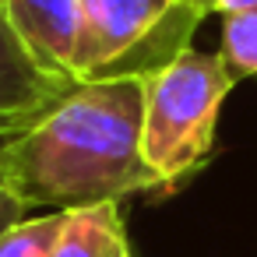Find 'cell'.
<instances>
[{
	"instance_id": "cell-11",
	"label": "cell",
	"mask_w": 257,
	"mask_h": 257,
	"mask_svg": "<svg viewBox=\"0 0 257 257\" xmlns=\"http://www.w3.org/2000/svg\"><path fill=\"white\" fill-rule=\"evenodd\" d=\"M187 4L201 8L204 15H232V11H250V8H257V0H187Z\"/></svg>"
},
{
	"instance_id": "cell-1",
	"label": "cell",
	"mask_w": 257,
	"mask_h": 257,
	"mask_svg": "<svg viewBox=\"0 0 257 257\" xmlns=\"http://www.w3.org/2000/svg\"><path fill=\"white\" fill-rule=\"evenodd\" d=\"M145 78L74 85L4 155L29 211H74L159 190L141 155Z\"/></svg>"
},
{
	"instance_id": "cell-7",
	"label": "cell",
	"mask_w": 257,
	"mask_h": 257,
	"mask_svg": "<svg viewBox=\"0 0 257 257\" xmlns=\"http://www.w3.org/2000/svg\"><path fill=\"white\" fill-rule=\"evenodd\" d=\"M218 57L225 60V71L232 74V81L257 78V8L222 15V50H218Z\"/></svg>"
},
{
	"instance_id": "cell-10",
	"label": "cell",
	"mask_w": 257,
	"mask_h": 257,
	"mask_svg": "<svg viewBox=\"0 0 257 257\" xmlns=\"http://www.w3.org/2000/svg\"><path fill=\"white\" fill-rule=\"evenodd\" d=\"M25 71H36V67H32L29 57L18 50V43H15V36H11L4 15H0V74H25ZM39 74H43V71H39Z\"/></svg>"
},
{
	"instance_id": "cell-8",
	"label": "cell",
	"mask_w": 257,
	"mask_h": 257,
	"mask_svg": "<svg viewBox=\"0 0 257 257\" xmlns=\"http://www.w3.org/2000/svg\"><path fill=\"white\" fill-rule=\"evenodd\" d=\"M64 229V211H39L0 236V257H53Z\"/></svg>"
},
{
	"instance_id": "cell-4",
	"label": "cell",
	"mask_w": 257,
	"mask_h": 257,
	"mask_svg": "<svg viewBox=\"0 0 257 257\" xmlns=\"http://www.w3.org/2000/svg\"><path fill=\"white\" fill-rule=\"evenodd\" d=\"M0 15L36 71L71 88L85 81L81 0H0Z\"/></svg>"
},
{
	"instance_id": "cell-5",
	"label": "cell",
	"mask_w": 257,
	"mask_h": 257,
	"mask_svg": "<svg viewBox=\"0 0 257 257\" xmlns=\"http://www.w3.org/2000/svg\"><path fill=\"white\" fill-rule=\"evenodd\" d=\"M53 257H131L120 201L64 211V229L53 246Z\"/></svg>"
},
{
	"instance_id": "cell-2",
	"label": "cell",
	"mask_w": 257,
	"mask_h": 257,
	"mask_svg": "<svg viewBox=\"0 0 257 257\" xmlns=\"http://www.w3.org/2000/svg\"><path fill=\"white\" fill-rule=\"evenodd\" d=\"M232 85L236 81L225 71V60L194 46L145 78L141 155L159 190L183 183L208 162Z\"/></svg>"
},
{
	"instance_id": "cell-6",
	"label": "cell",
	"mask_w": 257,
	"mask_h": 257,
	"mask_svg": "<svg viewBox=\"0 0 257 257\" xmlns=\"http://www.w3.org/2000/svg\"><path fill=\"white\" fill-rule=\"evenodd\" d=\"M67 92H71V85H60L39 71L0 74V162H4L8 148L43 113H50Z\"/></svg>"
},
{
	"instance_id": "cell-9",
	"label": "cell",
	"mask_w": 257,
	"mask_h": 257,
	"mask_svg": "<svg viewBox=\"0 0 257 257\" xmlns=\"http://www.w3.org/2000/svg\"><path fill=\"white\" fill-rule=\"evenodd\" d=\"M29 215H32V211H29L25 201L18 197V190H15L8 169L0 166V236H4L11 225H18L22 218H29Z\"/></svg>"
},
{
	"instance_id": "cell-3",
	"label": "cell",
	"mask_w": 257,
	"mask_h": 257,
	"mask_svg": "<svg viewBox=\"0 0 257 257\" xmlns=\"http://www.w3.org/2000/svg\"><path fill=\"white\" fill-rule=\"evenodd\" d=\"M85 81L148 78L194 46L208 18L187 0H81Z\"/></svg>"
}]
</instances>
